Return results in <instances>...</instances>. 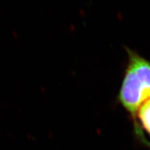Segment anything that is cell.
<instances>
[{
	"label": "cell",
	"instance_id": "1",
	"mask_svg": "<svg viewBox=\"0 0 150 150\" xmlns=\"http://www.w3.org/2000/svg\"><path fill=\"white\" fill-rule=\"evenodd\" d=\"M129 63L118 99L137 123V112L150 98V62L128 50Z\"/></svg>",
	"mask_w": 150,
	"mask_h": 150
},
{
	"label": "cell",
	"instance_id": "2",
	"mask_svg": "<svg viewBox=\"0 0 150 150\" xmlns=\"http://www.w3.org/2000/svg\"><path fill=\"white\" fill-rule=\"evenodd\" d=\"M137 117L144 129L150 134V98L142 103L138 108Z\"/></svg>",
	"mask_w": 150,
	"mask_h": 150
}]
</instances>
